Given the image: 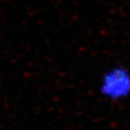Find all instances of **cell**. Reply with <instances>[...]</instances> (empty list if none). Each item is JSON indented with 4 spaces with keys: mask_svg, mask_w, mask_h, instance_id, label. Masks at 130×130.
Wrapping results in <instances>:
<instances>
[{
    "mask_svg": "<svg viewBox=\"0 0 130 130\" xmlns=\"http://www.w3.org/2000/svg\"><path fill=\"white\" fill-rule=\"evenodd\" d=\"M99 94L104 100L118 103L130 97V69L117 64L104 71L99 80Z\"/></svg>",
    "mask_w": 130,
    "mask_h": 130,
    "instance_id": "obj_1",
    "label": "cell"
}]
</instances>
